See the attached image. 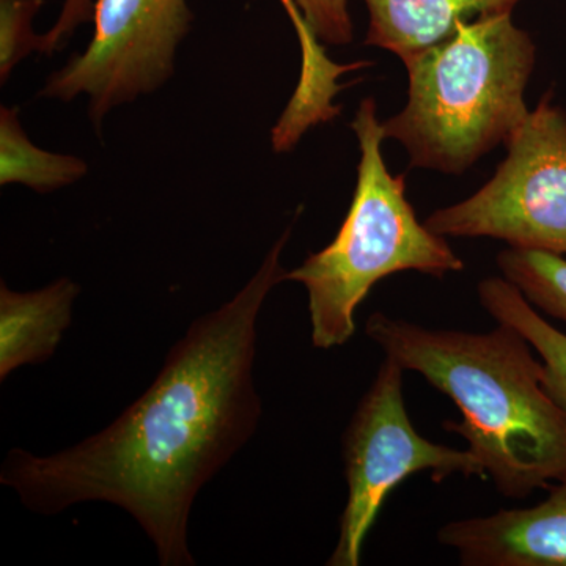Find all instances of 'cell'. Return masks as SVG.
Returning a JSON list of instances; mask_svg holds the SVG:
<instances>
[{
	"mask_svg": "<svg viewBox=\"0 0 566 566\" xmlns=\"http://www.w3.org/2000/svg\"><path fill=\"white\" fill-rule=\"evenodd\" d=\"M536 46L510 11L463 22L452 35L406 59L408 103L382 122L417 169L463 174L526 122L524 93Z\"/></svg>",
	"mask_w": 566,
	"mask_h": 566,
	"instance_id": "obj_3",
	"label": "cell"
},
{
	"mask_svg": "<svg viewBox=\"0 0 566 566\" xmlns=\"http://www.w3.org/2000/svg\"><path fill=\"white\" fill-rule=\"evenodd\" d=\"M368 10L367 46L381 48L401 61L446 40L463 22L510 11L521 0H364Z\"/></svg>",
	"mask_w": 566,
	"mask_h": 566,
	"instance_id": "obj_10",
	"label": "cell"
},
{
	"mask_svg": "<svg viewBox=\"0 0 566 566\" xmlns=\"http://www.w3.org/2000/svg\"><path fill=\"white\" fill-rule=\"evenodd\" d=\"M281 234L232 300L193 319L155 381L99 433L52 455L11 449L0 483L33 513L57 515L85 502L120 506L151 539L163 566H193L189 515L197 495L259 428L253 382L256 323L286 281Z\"/></svg>",
	"mask_w": 566,
	"mask_h": 566,
	"instance_id": "obj_1",
	"label": "cell"
},
{
	"mask_svg": "<svg viewBox=\"0 0 566 566\" xmlns=\"http://www.w3.org/2000/svg\"><path fill=\"white\" fill-rule=\"evenodd\" d=\"M479 300L495 322L509 324L532 345L543 363V386L566 412V334L536 312L505 277L479 283Z\"/></svg>",
	"mask_w": 566,
	"mask_h": 566,
	"instance_id": "obj_11",
	"label": "cell"
},
{
	"mask_svg": "<svg viewBox=\"0 0 566 566\" xmlns=\"http://www.w3.org/2000/svg\"><path fill=\"white\" fill-rule=\"evenodd\" d=\"M44 0H0V84L33 52L41 50V35L33 31V21Z\"/></svg>",
	"mask_w": 566,
	"mask_h": 566,
	"instance_id": "obj_14",
	"label": "cell"
},
{
	"mask_svg": "<svg viewBox=\"0 0 566 566\" xmlns=\"http://www.w3.org/2000/svg\"><path fill=\"white\" fill-rule=\"evenodd\" d=\"M281 2L282 6L285 7V10L289 11V17H292V14L296 13L297 9L293 2H290V0H281Z\"/></svg>",
	"mask_w": 566,
	"mask_h": 566,
	"instance_id": "obj_17",
	"label": "cell"
},
{
	"mask_svg": "<svg viewBox=\"0 0 566 566\" xmlns=\"http://www.w3.org/2000/svg\"><path fill=\"white\" fill-rule=\"evenodd\" d=\"M551 98L510 137L506 158L482 189L430 214L431 232L566 255V114Z\"/></svg>",
	"mask_w": 566,
	"mask_h": 566,
	"instance_id": "obj_6",
	"label": "cell"
},
{
	"mask_svg": "<svg viewBox=\"0 0 566 566\" xmlns=\"http://www.w3.org/2000/svg\"><path fill=\"white\" fill-rule=\"evenodd\" d=\"M403 375L400 365L385 357L346 428L344 463L348 497L338 542L326 565H360L365 538L382 505L408 476L428 472L434 483L452 475L488 479L471 450L436 444L417 433L406 411Z\"/></svg>",
	"mask_w": 566,
	"mask_h": 566,
	"instance_id": "obj_5",
	"label": "cell"
},
{
	"mask_svg": "<svg viewBox=\"0 0 566 566\" xmlns=\"http://www.w3.org/2000/svg\"><path fill=\"white\" fill-rule=\"evenodd\" d=\"M20 114L18 106H0V186L22 185L36 193H51L87 177L84 159L33 144Z\"/></svg>",
	"mask_w": 566,
	"mask_h": 566,
	"instance_id": "obj_12",
	"label": "cell"
},
{
	"mask_svg": "<svg viewBox=\"0 0 566 566\" xmlns=\"http://www.w3.org/2000/svg\"><path fill=\"white\" fill-rule=\"evenodd\" d=\"M96 0H63L61 13L54 25L41 35V55H54L65 50L81 25L93 22Z\"/></svg>",
	"mask_w": 566,
	"mask_h": 566,
	"instance_id": "obj_16",
	"label": "cell"
},
{
	"mask_svg": "<svg viewBox=\"0 0 566 566\" xmlns=\"http://www.w3.org/2000/svg\"><path fill=\"white\" fill-rule=\"evenodd\" d=\"M499 270L535 308L566 324V259L560 253L505 249Z\"/></svg>",
	"mask_w": 566,
	"mask_h": 566,
	"instance_id": "obj_13",
	"label": "cell"
},
{
	"mask_svg": "<svg viewBox=\"0 0 566 566\" xmlns=\"http://www.w3.org/2000/svg\"><path fill=\"white\" fill-rule=\"evenodd\" d=\"M192 21L188 0H96L91 43L50 74L39 95L62 103L87 96L88 118L102 133L115 107L172 80L178 46Z\"/></svg>",
	"mask_w": 566,
	"mask_h": 566,
	"instance_id": "obj_7",
	"label": "cell"
},
{
	"mask_svg": "<svg viewBox=\"0 0 566 566\" xmlns=\"http://www.w3.org/2000/svg\"><path fill=\"white\" fill-rule=\"evenodd\" d=\"M352 129L360 161L348 214L333 243L286 273V281L301 283L307 292L312 344L318 349L352 340L357 307L387 275L417 271L442 279L464 270L446 237L417 219L406 199L403 175L387 170L385 128L374 98L360 103Z\"/></svg>",
	"mask_w": 566,
	"mask_h": 566,
	"instance_id": "obj_4",
	"label": "cell"
},
{
	"mask_svg": "<svg viewBox=\"0 0 566 566\" xmlns=\"http://www.w3.org/2000/svg\"><path fill=\"white\" fill-rule=\"evenodd\" d=\"M527 509L452 521L438 542L464 566H566V476Z\"/></svg>",
	"mask_w": 566,
	"mask_h": 566,
	"instance_id": "obj_8",
	"label": "cell"
},
{
	"mask_svg": "<svg viewBox=\"0 0 566 566\" xmlns=\"http://www.w3.org/2000/svg\"><path fill=\"white\" fill-rule=\"evenodd\" d=\"M365 335L457 405L461 420H446V430L465 439L504 497H528L566 476V412L546 392L534 348L509 324L464 333L375 312Z\"/></svg>",
	"mask_w": 566,
	"mask_h": 566,
	"instance_id": "obj_2",
	"label": "cell"
},
{
	"mask_svg": "<svg viewBox=\"0 0 566 566\" xmlns=\"http://www.w3.org/2000/svg\"><path fill=\"white\" fill-rule=\"evenodd\" d=\"M81 286L61 277L44 289L0 285V381L24 365L46 363L71 326Z\"/></svg>",
	"mask_w": 566,
	"mask_h": 566,
	"instance_id": "obj_9",
	"label": "cell"
},
{
	"mask_svg": "<svg viewBox=\"0 0 566 566\" xmlns=\"http://www.w3.org/2000/svg\"><path fill=\"white\" fill-rule=\"evenodd\" d=\"M303 14L305 24L316 40L345 46L354 39L348 0H290Z\"/></svg>",
	"mask_w": 566,
	"mask_h": 566,
	"instance_id": "obj_15",
	"label": "cell"
}]
</instances>
